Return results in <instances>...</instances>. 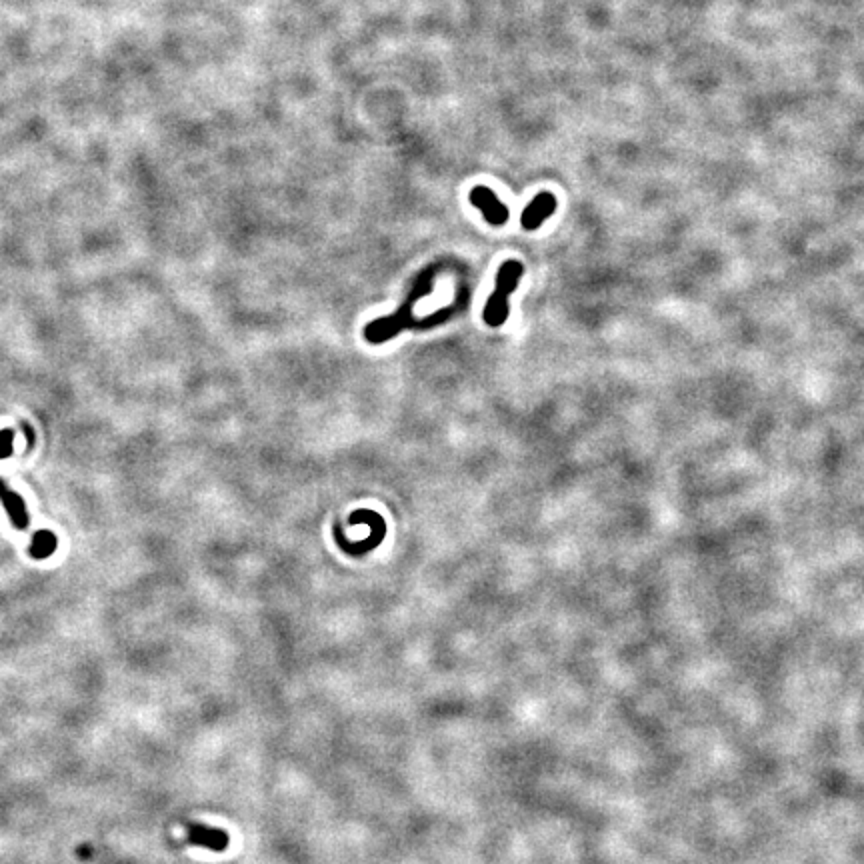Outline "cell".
Instances as JSON below:
<instances>
[{"label": "cell", "mask_w": 864, "mask_h": 864, "mask_svg": "<svg viewBox=\"0 0 864 864\" xmlns=\"http://www.w3.org/2000/svg\"><path fill=\"white\" fill-rule=\"evenodd\" d=\"M524 266L518 260H506L500 264L496 272V284L492 294L488 296L482 318L488 326H500L508 318V296L516 290L520 278H522Z\"/></svg>", "instance_id": "obj_1"}, {"label": "cell", "mask_w": 864, "mask_h": 864, "mask_svg": "<svg viewBox=\"0 0 864 864\" xmlns=\"http://www.w3.org/2000/svg\"><path fill=\"white\" fill-rule=\"evenodd\" d=\"M428 292H432V284H430V282H428L422 290H414V292L410 294V298L400 306L398 312H394V314H390V316H386V318H376L374 322H370V324L364 328V338H366L370 344H380V342L390 340L392 336H396V334H398L400 330H404V328H410V326H422L420 322H416V318L410 316V308H412V300H418V298H422V296L428 294Z\"/></svg>", "instance_id": "obj_2"}, {"label": "cell", "mask_w": 864, "mask_h": 864, "mask_svg": "<svg viewBox=\"0 0 864 864\" xmlns=\"http://www.w3.org/2000/svg\"><path fill=\"white\" fill-rule=\"evenodd\" d=\"M468 200H470V204L474 208H478L482 212L484 220L490 226H502V224H506L510 212H508L506 204H502L498 200V196L492 192V188H488V186H474L470 190V194H468Z\"/></svg>", "instance_id": "obj_3"}, {"label": "cell", "mask_w": 864, "mask_h": 864, "mask_svg": "<svg viewBox=\"0 0 864 864\" xmlns=\"http://www.w3.org/2000/svg\"><path fill=\"white\" fill-rule=\"evenodd\" d=\"M556 206H558V202H556V196L552 192H546V190L538 192L522 210V216H520L522 228L524 230H536L544 220H548L554 214Z\"/></svg>", "instance_id": "obj_4"}, {"label": "cell", "mask_w": 864, "mask_h": 864, "mask_svg": "<svg viewBox=\"0 0 864 864\" xmlns=\"http://www.w3.org/2000/svg\"><path fill=\"white\" fill-rule=\"evenodd\" d=\"M186 836H188L190 844L204 846L212 852H224L228 848V842H230V836L226 830L206 826V824H190Z\"/></svg>", "instance_id": "obj_5"}, {"label": "cell", "mask_w": 864, "mask_h": 864, "mask_svg": "<svg viewBox=\"0 0 864 864\" xmlns=\"http://www.w3.org/2000/svg\"><path fill=\"white\" fill-rule=\"evenodd\" d=\"M0 502L4 504V508H6V512L10 516V522L14 524V528H18V530L28 528L30 520H28V512H26L24 500L14 490H10L8 484L2 478H0Z\"/></svg>", "instance_id": "obj_6"}, {"label": "cell", "mask_w": 864, "mask_h": 864, "mask_svg": "<svg viewBox=\"0 0 864 864\" xmlns=\"http://www.w3.org/2000/svg\"><path fill=\"white\" fill-rule=\"evenodd\" d=\"M56 550V536L50 530H38L30 542V556L36 560L48 558Z\"/></svg>", "instance_id": "obj_7"}, {"label": "cell", "mask_w": 864, "mask_h": 864, "mask_svg": "<svg viewBox=\"0 0 864 864\" xmlns=\"http://www.w3.org/2000/svg\"><path fill=\"white\" fill-rule=\"evenodd\" d=\"M12 430H2L0 432V458H6L12 454Z\"/></svg>", "instance_id": "obj_8"}]
</instances>
